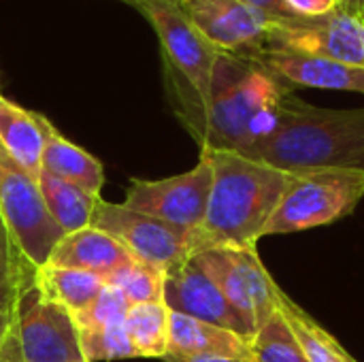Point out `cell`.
<instances>
[{
  "label": "cell",
  "mask_w": 364,
  "mask_h": 362,
  "mask_svg": "<svg viewBox=\"0 0 364 362\" xmlns=\"http://www.w3.org/2000/svg\"><path fill=\"white\" fill-rule=\"evenodd\" d=\"M200 154L211 162L213 179L205 220L194 230L196 252L256 247L296 173L279 171L237 151L200 149Z\"/></svg>",
  "instance_id": "obj_1"
},
{
  "label": "cell",
  "mask_w": 364,
  "mask_h": 362,
  "mask_svg": "<svg viewBox=\"0 0 364 362\" xmlns=\"http://www.w3.org/2000/svg\"><path fill=\"white\" fill-rule=\"evenodd\" d=\"M245 156L288 173L364 171V107L324 109L290 92L279 105L273 132Z\"/></svg>",
  "instance_id": "obj_2"
},
{
  "label": "cell",
  "mask_w": 364,
  "mask_h": 362,
  "mask_svg": "<svg viewBox=\"0 0 364 362\" xmlns=\"http://www.w3.org/2000/svg\"><path fill=\"white\" fill-rule=\"evenodd\" d=\"M290 92L292 87L256 58L220 51L198 141L200 149L250 154L273 132L279 105Z\"/></svg>",
  "instance_id": "obj_3"
},
{
  "label": "cell",
  "mask_w": 364,
  "mask_h": 362,
  "mask_svg": "<svg viewBox=\"0 0 364 362\" xmlns=\"http://www.w3.org/2000/svg\"><path fill=\"white\" fill-rule=\"evenodd\" d=\"M132 6L147 17L158 34L168 102L198 143L220 51L190 21L179 0H134Z\"/></svg>",
  "instance_id": "obj_4"
},
{
  "label": "cell",
  "mask_w": 364,
  "mask_h": 362,
  "mask_svg": "<svg viewBox=\"0 0 364 362\" xmlns=\"http://www.w3.org/2000/svg\"><path fill=\"white\" fill-rule=\"evenodd\" d=\"M364 198V171L318 169L296 173L264 237L320 228L350 215Z\"/></svg>",
  "instance_id": "obj_5"
},
{
  "label": "cell",
  "mask_w": 364,
  "mask_h": 362,
  "mask_svg": "<svg viewBox=\"0 0 364 362\" xmlns=\"http://www.w3.org/2000/svg\"><path fill=\"white\" fill-rule=\"evenodd\" d=\"M192 262L215 282L252 335L277 312L282 288L269 275L256 247H207L196 252Z\"/></svg>",
  "instance_id": "obj_6"
},
{
  "label": "cell",
  "mask_w": 364,
  "mask_h": 362,
  "mask_svg": "<svg viewBox=\"0 0 364 362\" xmlns=\"http://www.w3.org/2000/svg\"><path fill=\"white\" fill-rule=\"evenodd\" d=\"M0 215L30 267L49 262L64 233L49 215L36 177L23 171L0 145Z\"/></svg>",
  "instance_id": "obj_7"
},
{
  "label": "cell",
  "mask_w": 364,
  "mask_h": 362,
  "mask_svg": "<svg viewBox=\"0 0 364 362\" xmlns=\"http://www.w3.org/2000/svg\"><path fill=\"white\" fill-rule=\"evenodd\" d=\"M92 226L111 235L130 258L156 267L160 271H171L196 252L194 230L177 228L141 211L126 207L124 203L98 201Z\"/></svg>",
  "instance_id": "obj_8"
},
{
  "label": "cell",
  "mask_w": 364,
  "mask_h": 362,
  "mask_svg": "<svg viewBox=\"0 0 364 362\" xmlns=\"http://www.w3.org/2000/svg\"><path fill=\"white\" fill-rule=\"evenodd\" d=\"M15 348L19 362H85L73 316L47 299L34 277L15 301Z\"/></svg>",
  "instance_id": "obj_9"
},
{
  "label": "cell",
  "mask_w": 364,
  "mask_h": 362,
  "mask_svg": "<svg viewBox=\"0 0 364 362\" xmlns=\"http://www.w3.org/2000/svg\"><path fill=\"white\" fill-rule=\"evenodd\" d=\"M264 49L318 55L364 68V13L339 6L318 17L277 19Z\"/></svg>",
  "instance_id": "obj_10"
},
{
  "label": "cell",
  "mask_w": 364,
  "mask_h": 362,
  "mask_svg": "<svg viewBox=\"0 0 364 362\" xmlns=\"http://www.w3.org/2000/svg\"><path fill=\"white\" fill-rule=\"evenodd\" d=\"M211 179V162L200 154L196 166L186 173L164 179H132L124 205L177 228L196 230L207 213Z\"/></svg>",
  "instance_id": "obj_11"
},
{
  "label": "cell",
  "mask_w": 364,
  "mask_h": 362,
  "mask_svg": "<svg viewBox=\"0 0 364 362\" xmlns=\"http://www.w3.org/2000/svg\"><path fill=\"white\" fill-rule=\"evenodd\" d=\"M190 21L222 53L258 55L271 32L273 19L241 0H179Z\"/></svg>",
  "instance_id": "obj_12"
},
{
  "label": "cell",
  "mask_w": 364,
  "mask_h": 362,
  "mask_svg": "<svg viewBox=\"0 0 364 362\" xmlns=\"http://www.w3.org/2000/svg\"><path fill=\"white\" fill-rule=\"evenodd\" d=\"M162 303L173 314H181L194 320L228 329L247 339L254 337L250 326L228 303V299L222 294L215 282L209 275H205L192 262V258L164 273Z\"/></svg>",
  "instance_id": "obj_13"
},
{
  "label": "cell",
  "mask_w": 364,
  "mask_h": 362,
  "mask_svg": "<svg viewBox=\"0 0 364 362\" xmlns=\"http://www.w3.org/2000/svg\"><path fill=\"white\" fill-rule=\"evenodd\" d=\"M254 58L290 87L299 85L364 94V68L360 66L284 49H262Z\"/></svg>",
  "instance_id": "obj_14"
},
{
  "label": "cell",
  "mask_w": 364,
  "mask_h": 362,
  "mask_svg": "<svg viewBox=\"0 0 364 362\" xmlns=\"http://www.w3.org/2000/svg\"><path fill=\"white\" fill-rule=\"evenodd\" d=\"M166 356H226L252 361V339L171 312Z\"/></svg>",
  "instance_id": "obj_15"
},
{
  "label": "cell",
  "mask_w": 364,
  "mask_h": 362,
  "mask_svg": "<svg viewBox=\"0 0 364 362\" xmlns=\"http://www.w3.org/2000/svg\"><path fill=\"white\" fill-rule=\"evenodd\" d=\"M128 260H132L130 254L111 235L102 233L100 228L87 226L77 233L64 235L62 241L53 247L47 265L90 271L100 277H107Z\"/></svg>",
  "instance_id": "obj_16"
},
{
  "label": "cell",
  "mask_w": 364,
  "mask_h": 362,
  "mask_svg": "<svg viewBox=\"0 0 364 362\" xmlns=\"http://www.w3.org/2000/svg\"><path fill=\"white\" fill-rule=\"evenodd\" d=\"M47 117L0 94V145L32 177L41 173Z\"/></svg>",
  "instance_id": "obj_17"
},
{
  "label": "cell",
  "mask_w": 364,
  "mask_h": 362,
  "mask_svg": "<svg viewBox=\"0 0 364 362\" xmlns=\"http://www.w3.org/2000/svg\"><path fill=\"white\" fill-rule=\"evenodd\" d=\"M41 171L51 173L68 183H75L92 194H100L105 183L102 164L90 151L70 143L49 119L45 122Z\"/></svg>",
  "instance_id": "obj_18"
},
{
  "label": "cell",
  "mask_w": 364,
  "mask_h": 362,
  "mask_svg": "<svg viewBox=\"0 0 364 362\" xmlns=\"http://www.w3.org/2000/svg\"><path fill=\"white\" fill-rule=\"evenodd\" d=\"M36 181H38L41 196L45 201L49 215L62 228L64 235L92 226L96 205L102 198L100 194H92L45 171L38 173Z\"/></svg>",
  "instance_id": "obj_19"
},
{
  "label": "cell",
  "mask_w": 364,
  "mask_h": 362,
  "mask_svg": "<svg viewBox=\"0 0 364 362\" xmlns=\"http://www.w3.org/2000/svg\"><path fill=\"white\" fill-rule=\"evenodd\" d=\"M34 282L47 299L62 305L70 316L87 307L98 297V292L107 286L105 277L96 273L79 271V269H62L51 265L36 269Z\"/></svg>",
  "instance_id": "obj_20"
},
{
  "label": "cell",
  "mask_w": 364,
  "mask_h": 362,
  "mask_svg": "<svg viewBox=\"0 0 364 362\" xmlns=\"http://www.w3.org/2000/svg\"><path fill=\"white\" fill-rule=\"evenodd\" d=\"M277 309L292 326L307 362H356L324 326H320L305 309H301L284 290L277 294Z\"/></svg>",
  "instance_id": "obj_21"
},
{
  "label": "cell",
  "mask_w": 364,
  "mask_h": 362,
  "mask_svg": "<svg viewBox=\"0 0 364 362\" xmlns=\"http://www.w3.org/2000/svg\"><path fill=\"white\" fill-rule=\"evenodd\" d=\"M168 307L160 303L130 305L126 331L136 358H164L168 352Z\"/></svg>",
  "instance_id": "obj_22"
},
{
  "label": "cell",
  "mask_w": 364,
  "mask_h": 362,
  "mask_svg": "<svg viewBox=\"0 0 364 362\" xmlns=\"http://www.w3.org/2000/svg\"><path fill=\"white\" fill-rule=\"evenodd\" d=\"M252 362H307L292 326L279 309L252 337Z\"/></svg>",
  "instance_id": "obj_23"
},
{
  "label": "cell",
  "mask_w": 364,
  "mask_h": 362,
  "mask_svg": "<svg viewBox=\"0 0 364 362\" xmlns=\"http://www.w3.org/2000/svg\"><path fill=\"white\" fill-rule=\"evenodd\" d=\"M109 286H115L124 292L130 305L143 303H160L164 292V271L149 267L139 260H128L126 265L117 267L113 273L105 277Z\"/></svg>",
  "instance_id": "obj_24"
},
{
  "label": "cell",
  "mask_w": 364,
  "mask_h": 362,
  "mask_svg": "<svg viewBox=\"0 0 364 362\" xmlns=\"http://www.w3.org/2000/svg\"><path fill=\"white\" fill-rule=\"evenodd\" d=\"M128 312L130 303L124 297V292L107 284L87 307L73 314V320L79 331H102L109 326L124 324Z\"/></svg>",
  "instance_id": "obj_25"
},
{
  "label": "cell",
  "mask_w": 364,
  "mask_h": 362,
  "mask_svg": "<svg viewBox=\"0 0 364 362\" xmlns=\"http://www.w3.org/2000/svg\"><path fill=\"white\" fill-rule=\"evenodd\" d=\"M34 267L21 256L15 245L13 235L9 233L2 215H0V297L6 301H17L19 290L34 277Z\"/></svg>",
  "instance_id": "obj_26"
},
{
  "label": "cell",
  "mask_w": 364,
  "mask_h": 362,
  "mask_svg": "<svg viewBox=\"0 0 364 362\" xmlns=\"http://www.w3.org/2000/svg\"><path fill=\"white\" fill-rule=\"evenodd\" d=\"M79 344L85 362L136 358V352L130 344L124 324L109 326L102 331H79Z\"/></svg>",
  "instance_id": "obj_27"
},
{
  "label": "cell",
  "mask_w": 364,
  "mask_h": 362,
  "mask_svg": "<svg viewBox=\"0 0 364 362\" xmlns=\"http://www.w3.org/2000/svg\"><path fill=\"white\" fill-rule=\"evenodd\" d=\"M0 362H19L15 348V303L0 297Z\"/></svg>",
  "instance_id": "obj_28"
},
{
  "label": "cell",
  "mask_w": 364,
  "mask_h": 362,
  "mask_svg": "<svg viewBox=\"0 0 364 362\" xmlns=\"http://www.w3.org/2000/svg\"><path fill=\"white\" fill-rule=\"evenodd\" d=\"M296 17H318L341 6L339 0H286Z\"/></svg>",
  "instance_id": "obj_29"
},
{
  "label": "cell",
  "mask_w": 364,
  "mask_h": 362,
  "mask_svg": "<svg viewBox=\"0 0 364 362\" xmlns=\"http://www.w3.org/2000/svg\"><path fill=\"white\" fill-rule=\"evenodd\" d=\"M243 4L256 9L258 13L267 15L269 19L277 21V19H292L296 17L294 11L286 4V0H241Z\"/></svg>",
  "instance_id": "obj_30"
},
{
  "label": "cell",
  "mask_w": 364,
  "mask_h": 362,
  "mask_svg": "<svg viewBox=\"0 0 364 362\" xmlns=\"http://www.w3.org/2000/svg\"><path fill=\"white\" fill-rule=\"evenodd\" d=\"M164 362H252L241 358H226V356H164Z\"/></svg>",
  "instance_id": "obj_31"
},
{
  "label": "cell",
  "mask_w": 364,
  "mask_h": 362,
  "mask_svg": "<svg viewBox=\"0 0 364 362\" xmlns=\"http://www.w3.org/2000/svg\"><path fill=\"white\" fill-rule=\"evenodd\" d=\"M341 6L350 9V11H358V13H364V0H339Z\"/></svg>",
  "instance_id": "obj_32"
},
{
  "label": "cell",
  "mask_w": 364,
  "mask_h": 362,
  "mask_svg": "<svg viewBox=\"0 0 364 362\" xmlns=\"http://www.w3.org/2000/svg\"><path fill=\"white\" fill-rule=\"evenodd\" d=\"M124 2H128V4H132V2H134V0H124Z\"/></svg>",
  "instance_id": "obj_33"
}]
</instances>
